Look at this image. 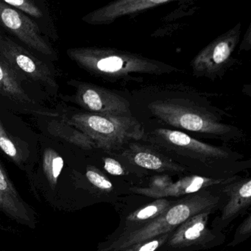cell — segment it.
Listing matches in <instances>:
<instances>
[{"mask_svg": "<svg viewBox=\"0 0 251 251\" xmlns=\"http://www.w3.org/2000/svg\"><path fill=\"white\" fill-rule=\"evenodd\" d=\"M119 155L130 167L159 173H183L186 168L150 145L139 142L127 144Z\"/></svg>", "mask_w": 251, "mask_h": 251, "instance_id": "obj_13", "label": "cell"}, {"mask_svg": "<svg viewBox=\"0 0 251 251\" xmlns=\"http://www.w3.org/2000/svg\"><path fill=\"white\" fill-rule=\"evenodd\" d=\"M103 168L110 175L115 176H124L128 174L123 164L113 158H103Z\"/></svg>", "mask_w": 251, "mask_h": 251, "instance_id": "obj_26", "label": "cell"}, {"mask_svg": "<svg viewBox=\"0 0 251 251\" xmlns=\"http://www.w3.org/2000/svg\"><path fill=\"white\" fill-rule=\"evenodd\" d=\"M222 192L229 200L223 207L221 216L215 220L214 228L217 231L228 226L235 218L245 212L251 205V180L238 178L222 187Z\"/></svg>", "mask_w": 251, "mask_h": 251, "instance_id": "obj_16", "label": "cell"}, {"mask_svg": "<svg viewBox=\"0 0 251 251\" xmlns=\"http://www.w3.org/2000/svg\"><path fill=\"white\" fill-rule=\"evenodd\" d=\"M142 140L193 175L227 178L246 168L236 152L201 142L180 130L158 127L146 132Z\"/></svg>", "mask_w": 251, "mask_h": 251, "instance_id": "obj_1", "label": "cell"}, {"mask_svg": "<svg viewBox=\"0 0 251 251\" xmlns=\"http://www.w3.org/2000/svg\"><path fill=\"white\" fill-rule=\"evenodd\" d=\"M172 2L173 0H118L89 13L82 20L92 25L111 24L125 16L139 14Z\"/></svg>", "mask_w": 251, "mask_h": 251, "instance_id": "obj_15", "label": "cell"}, {"mask_svg": "<svg viewBox=\"0 0 251 251\" xmlns=\"http://www.w3.org/2000/svg\"><path fill=\"white\" fill-rule=\"evenodd\" d=\"M39 137L19 114L0 108V151L14 164L25 167L34 159Z\"/></svg>", "mask_w": 251, "mask_h": 251, "instance_id": "obj_8", "label": "cell"}, {"mask_svg": "<svg viewBox=\"0 0 251 251\" xmlns=\"http://www.w3.org/2000/svg\"><path fill=\"white\" fill-rule=\"evenodd\" d=\"M67 56L92 75L110 81L127 79L132 75H160L176 69L139 54L111 48L86 47L70 48Z\"/></svg>", "mask_w": 251, "mask_h": 251, "instance_id": "obj_2", "label": "cell"}, {"mask_svg": "<svg viewBox=\"0 0 251 251\" xmlns=\"http://www.w3.org/2000/svg\"><path fill=\"white\" fill-rule=\"evenodd\" d=\"M49 99L46 93L20 77L0 57V108L35 118L59 117L56 108L45 103Z\"/></svg>", "mask_w": 251, "mask_h": 251, "instance_id": "obj_6", "label": "cell"}, {"mask_svg": "<svg viewBox=\"0 0 251 251\" xmlns=\"http://www.w3.org/2000/svg\"><path fill=\"white\" fill-rule=\"evenodd\" d=\"M86 176L88 180L102 192H110L114 189V185L111 180L94 166H88Z\"/></svg>", "mask_w": 251, "mask_h": 251, "instance_id": "obj_22", "label": "cell"}, {"mask_svg": "<svg viewBox=\"0 0 251 251\" xmlns=\"http://www.w3.org/2000/svg\"><path fill=\"white\" fill-rule=\"evenodd\" d=\"M241 24L214 39L204 48L191 63L192 73L197 77L217 78L227 70L239 42Z\"/></svg>", "mask_w": 251, "mask_h": 251, "instance_id": "obj_11", "label": "cell"}, {"mask_svg": "<svg viewBox=\"0 0 251 251\" xmlns=\"http://www.w3.org/2000/svg\"><path fill=\"white\" fill-rule=\"evenodd\" d=\"M0 26L14 35L27 49H31L52 62L58 54L36 23L18 10L0 0Z\"/></svg>", "mask_w": 251, "mask_h": 251, "instance_id": "obj_10", "label": "cell"}, {"mask_svg": "<svg viewBox=\"0 0 251 251\" xmlns=\"http://www.w3.org/2000/svg\"><path fill=\"white\" fill-rule=\"evenodd\" d=\"M251 236V215L248 214L245 220L239 225L233 236V240L228 244L229 247H235Z\"/></svg>", "mask_w": 251, "mask_h": 251, "instance_id": "obj_23", "label": "cell"}, {"mask_svg": "<svg viewBox=\"0 0 251 251\" xmlns=\"http://www.w3.org/2000/svg\"><path fill=\"white\" fill-rule=\"evenodd\" d=\"M152 117L167 126L221 139L239 136V130L222 122L216 114L189 100L165 98L148 102Z\"/></svg>", "mask_w": 251, "mask_h": 251, "instance_id": "obj_5", "label": "cell"}, {"mask_svg": "<svg viewBox=\"0 0 251 251\" xmlns=\"http://www.w3.org/2000/svg\"><path fill=\"white\" fill-rule=\"evenodd\" d=\"M3 2L30 17L37 24L45 36L52 39H58L55 24L48 7L44 2L35 0H3Z\"/></svg>", "mask_w": 251, "mask_h": 251, "instance_id": "obj_19", "label": "cell"}, {"mask_svg": "<svg viewBox=\"0 0 251 251\" xmlns=\"http://www.w3.org/2000/svg\"><path fill=\"white\" fill-rule=\"evenodd\" d=\"M164 243V238L162 236L154 238L151 240L137 244L133 246L129 247L122 251H157L163 246Z\"/></svg>", "mask_w": 251, "mask_h": 251, "instance_id": "obj_24", "label": "cell"}, {"mask_svg": "<svg viewBox=\"0 0 251 251\" xmlns=\"http://www.w3.org/2000/svg\"><path fill=\"white\" fill-rule=\"evenodd\" d=\"M59 116L89 136L96 148L107 152L120 151L133 142L142 141L146 130L133 115H98L60 104Z\"/></svg>", "mask_w": 251, "mask_h": 251, "instance_id": "obj_3", "label": "cell"}, {"mask_svg": "<svg viewBox=\"0 0 251 251\" xmlns=\"http://www.w3.org/2000/svg\"><path fill=\"white\" fill-rule=\"evenodd\" d=\"M239 178V176L227 178H212L204 176L192 175L185 176L177 181L171 183L163 190L150 191L145 187L133 186L130 188V192L136 195H143L148 198H183L188 195L198 193L202 191L211 190L212 188L222 187L225 185L232 183Z\"/></svg>", "mask_w": 251, "mask_h": 251, "instance_id": "obj_14", "label": "cell"}, {"mask_svg": "<svg viewBox=\"0 0 251 251\" xmlns=\"http://www.w3.org/2000/svg\"><path fill=\"white\" fill-rule=\"evenodd\" d=\"M222 202L220 195L211 190L202 191L183 197L151 223L120 233L105 251H122L129 247L151 240L161 235L171 233L185 221L195 214L205 211L214 212Z\"/></svg>", "mask_w": 251, "mask_h": 251, "instance_id": "obj_4", "label": "cell"}, {"mask_svg": "<svg viewBox=\"0 0 251 251\" xmlns=\"http://www.w3.org/2000/svg\"><path fill=\"white\" fill-rule=\"evenodd\" d=\"M173 183V180L168 174L157 175L151 177L149 184L145 188L148 190L156 192L166 189Z\"/></svg>", "mask_w": 251, "mask_h": 251, "instance_id": "obj_25", "label": "cell"}, {"mask_svg": "<svg viewBox=\"0 0 251 251\" xmlns=\"http://www.w3.org/2000/svg\"><path fill=\"white\" fill-rule=\"evenodd\" d=\"M67 84L74 88V94L58 97L63 102L77 105L84 112L98 115L132 114L129 101L113 91L77 80H70Z\"/></svg>", "mask_w": 251, "mask_h": 251, "instance_id": "obj_9", "label": "cell"}, {"mask_svg": "<svg viewBox=\"0 0 251 251\" xmlns=\"http://www.w3.org/2000/svg\"><path fill=\"white\" fill-rule=\"evenodd\" d=\"M42 135L59 142H65L84 151L95 149V142L71 125L65 123L61 117H36Z\"/></svg>", "mask_w": 251, "mask_h": 251, "instance_id": "obj_17", "label": "cell"}, {"mask_svg": "<svg viewBox=\"0 0 251 251\" xmlns=\"http://www.w3.org/2000/svg\"><path fill=\"white\" fill-rule=\"evenodd\" d=\"M0 208L16 221L30 226L33 221L0 161Z\"/></svg>", "mask_w": 251, "mask_h": 251, "instance_id": "obj_18", "label": "cell"}, {"mask_svg": "<svg viewBox=\"0 0 251 251\" xmlns=\"http://www.w3.org/2000/svg\"><path fill=\"white\" fill-rule=\"evenodd\" d=\"M212 211L195 214L173 230L164 246L168 251H195L208 249L223 243L224 236L220 231L207 227Z\"/></svg>", "mask_w": 251, "mask_h": 251, "instance_id": "obj_12", "label": "cell"}, {"mask_svg": "<svg viewBox=\"0 0 251 251\" xmlns=\"http://www.w3.org/2000/svg\"><path fill=\"white\" fill-rule=\"evenodd\" d=\"M0 57L24 80L35 85L50 98L59 96L55 67L9 36L0 33Z\"/></svg>", "mask_w": 251, "mask_h": 251, "instance_id": "obj_7", "label": "cell"}, {"mask_svg": "<svg viewBox=\"0 0 251 251\" xmlns=\"http://www.w3.org/2000/svg\"><path fill=\"white\" fill-rule=\"evenodd\" d=\"M42 165L48 182L55 189L64 168V158L55 148L46 145L42 152Z\"/></svg>", "mask_w": 251, "mask_h": 251, "instance_id": "obj_21", "label": "cell"}, {"mask_svg": "<svg viewBox=\"0 0 251 251\" xmlns=\"http://www.w3.org/2000/svg\"><path fill=\"white\" fill-rule=\"evenodd\" d=\"M173 202L174 201H169L167 198H159L133 211L126 217L124 227L120 233L130 231L151 223L168 209Z\"/></svg>", "mask_w": 251, "mask_h": 251, "instance_id": "obj_20", "label": "cell"}]
</instances>
